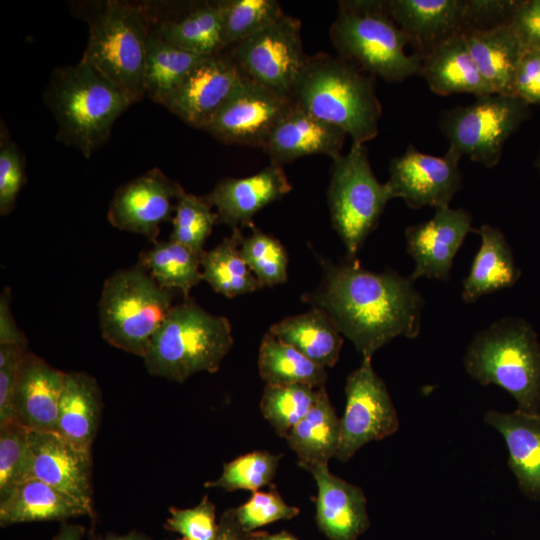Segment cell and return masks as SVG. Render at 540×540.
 <instances>
[{"instance_id": "6da1fadb", "label": "cell", "mask_w": 540, "mask_h": 540, "mask_svg": "<svg viewBox=\"0 0 540 540\" xmlns=\"http://www.w3.org/2000/svg\"><path fill=\"white\" fill-rule=\"evenodd\" d=\"M319 261L322 280L302 299L324 311L362 358H372L398 336L420 334L425 302L410 276L391 269L372 272L356 258Z\"/></svg>"}, {"instance_id": "7a4b0ae2", "label": "cell", "mask_w": 540, "mask_h": 540, "mask_svg": "<svg viewBox=\"0 0 540 540\" xmlns=\"http://www.w3.org/2000/svg\"><path fill=\"white\" fill-rule=\"evenodd\" d=\"M293 103L342 129L352 142L375 138L382 105L374 77L353 63L324 52L309 56L290 93Z\"/></svg>"}, {"instance_id": "3957f363", "label": "cell", "mask_w": 540, "mask_h": 540, "mask_svg": "<svg viewBox=\"0 0 540 540\" xmlns=\"http://www.w3.org/2000/svg\"><path fill=\"white\" fill-rule=\"evenodd\" d=\"M43 100L56 120L57 141L86 158L109 140L115 121L131 105L115 83L82 60L52 71Z\"/></svg>"}, {"instance_id": "277c9868", "label": "cell", "mask_w": 540, "mask_h": 540, "mask_svg": "<svg viewBox=\"0 0 540 540\" xmlns=\"http://www.w3.org/2000/svg\"><path fill=\"white\" fill-rule=\"evenodd\" d=\"M75 15L88 26L80 60L115 83L133 104L146 95L144 70L151 23L143 3L119 0L76 2Z\"/></svg>"}, {"instance_id": "5b68a950", "label": "cell", "mask_w": 540, "mask_h": 540, "mask_svg": "<svg viewBox=\"0 0 540 540\" xmlns=\"http://www.w3.org/2000/svg\"><path fill=\"white\" fill-rule=\"evenodd\" d=\"M467 374L480 385H497L517 410L540 414V342L532 325L506 316L477 332L463 357Z\"/></svg>"}, {"instance_id": "8992f818", "label": "cell", "mask_w": 540, "mask_h": 540, "mask_svg": "<svg viewBox=\"0 0 540 540\" xmlns=\"http://www.w3.org/2000/svg\"><path fill=\"white\" fill-rule=\"evenodd\" d=\"M232 328L190 297L173 306L144 356L147 371L182 383L199 372L215 373L233 346Z\"/></svg>"}, {"instance_id": "52a82bcc", "label": "cell", "mask_w": 540, "mask_h": 540, "mask_svg": "<svg viewBox=\"0 0 540 540\" xmlns=\"http://www.w3.org/2000/svg\"><path fill=\"white\" fill-rule=\"evenodd\" d=\"M329 34L340 58L373 77L402 82L420 75L422 58L407 54L409 41L384 0L340 1Z\"/></svg>"}, {"instance_id": "ba28073f", "label": "cell", "mask_w": 540, "mask_h": 540, "mask_svg": "<svg viewBox=\"0 0 540 540\" xmlns=\"http://www.w3.org/2000/svg\"><path fill=\"white\" fill-rule=\"evenodd\" d=\"M176 292L162 288L139 264L116 271L105 280L99 299L103 339L144 358L151 339L174 306Z\"/></svg>"}, {"instance_id": "9c48e42d", "label": "cell", "mask_w": 540, "mask_h": 540, "mask_svg": "<svg viewBox=\"0 0 540 540\" xmlns=\"http://www.w3.org/2000/svg\"><path fill=\"white\" fill-rule=\"evenodd\" d=\"M332 161L328 188L331 222L347 258H356L391 198L371 168L365 144L352 142L346 154Z\"/></svg>"}, {"instance_id": "30bf717a", "label": "cell", "mask_w": 540, "mask_h": 540, "mask_svg": "<svg viewBox=\"0 0 540 540\" xmlns=\"http://www.w3.org/2000/svg\"><path fill=\"white\" fill-rule=\"evenodd\" d=\"M529 106L515 96L481 95L469 105L444 110L438 125L449 142L448 151L492 168L506 141L529 118Z\"/></svg>"}, {"instance_id": "8fae6325", "label": "cell", "mask_w": 540, "mask_h": 540, "mask_svg": "<svg viewBox=\"0 0 540 540\" xmlns=\"http://www.w3.org/2000/svg\"><path fill=\"white\" fill-rule=\"evenodd\" d=\"M301 21L285 14L278 21L228 48L244 76L290 97L305 66Z\"/></svg>"}, {"instance_id": "7c38bea8", "label": "cell", "mask_w": 540, "mask_h": 540, "mask_svg": "<svg viewBox=\"0 0 540 540\" xmlns=\"http://www.w3.org/2000/svg\"><path fill=\"white\" fill-rule=\"evenodd\" d=\"M345 396L336 455L343 463L369 442L393 435L400 425L386 384L374 371L371 358H362L360 366L348 375Z\"/></svg>"}, {"instance_id": "4fadbf2b", "label": "cell", "mask_w": 540, "mask_h": 540, "mask_svg": "<svg viewBox=\"0 0 540 540\" xmlns=\"http://www.w3.org/2000/svg\"><path fill=\"white\" fill-rule=\"evenodd\" d=\"M294 103L244 76L204 131L226 144L262 148Z\"/></svg>"}, {"instance_id": "5bb4252c", "label": "cell", "mask_w": 540, "mask_h": 540, "mask_svg": "<svg viewBox=\"0 0 540 540\" xmlns=\"http://www.w3.org/2000/svg\"><path fill=\"white\" fill-rule=\"evenodd\" d=\"M460 159L447 150L443 156L420 152L413 145L394 157L385 182L390 198H401L413 209L449 206L462 188Z\"/></svg>"}, {"instance_id": "9a60e30c", "label": "cell", "mask_w": 540, "mask_h": 540, "mask_svg": "<svg viewBox=\"0 0 540 540\" xmlns=\"http://www.w3.org/2000/svg\"><path fill=\"white\" fill-rule=\"evenodd\" d=\"M184 192L177 181L153 168L115 191L107 212L108 221L119 230L141 234L155 244L160 225L172 220Z\"/></svg>"}, {"instance_id": "2e32d148", "label": "cell", "mask_w": 540, "mask_h": 540, "mask_svg": "<svg viewBox=\"0 0 540 540\" xmlns=\"http://www.w3.org/2000/svg\"><path fill=\"white\" fill-rule=\"evenodd\" d=\"M243 78L228 51L208 56L188 73L164 107L187 125L204 130Z\"/></svg>"}, {"instance_id": "e0dca14e", "label": "cell", "mask_w": 540, "mask_h": 540, "mask_svg": "<svg viewBox=\"0 0 540 540\" xmlns=\"http://www.w3.org/2000/svg\"><path fill=\"white\" fill-rule=\"evenodd\" d=\"M470 232H476L471 213L450 206L435 209L426 222L408 226L406 249L414 261L410 277L448 281L454 257Z\"/></svg>"}, {"instance_id": "ac0fdd59", "label": "cell", "mask_w": 540, "mask_h": 540, "mask_svg": "<svg viewBox=\"0 0 540 540\" xmlns=\"http://www.w3.org/2000/svg\"><path fill=\"white\" fill-rule=\"evenodd\" d=\"M33 478L92 509L91 450L55 431L29 433Z\"/></svg>"}, {"instance_id": "d6986e66", "label": "cell", "mask_w": 540, "mask_h": 540, "mask_svg": "<svg viewBox=\"0 0 540 540\" xmlns=\"http://www.w3.org/2000/svg\"><path fill=\"white\" fill-rule=\"evenodd\" d=\"M151 31L188 51L211 56L225 51L217 1L143 3Z\"/></svg>"}, {"instance_id": "ffe728a7", "label": "cell", "mask_w": 540, "mask_h": 540, "mask_svg": "<svg viewBox=\"0 0 540 540\" xmlns=\"http://www.w3.org/2000/svg\"><path fill=\"white\" fill-rule=\"evenodd\" d=\"M292 190L282 166L270 163L254 175L224 178L206 195L216 208L218 223L252 229L254 215Z\"/></svg>"}, {"instance_id": "44dd1931", "label": "cell", "mask_w": 540, "mask_h": 540, "mask_svg": "<svg viewBox=\"0 0 540 540\" xmlns=\"http://www.w3.org/2000/svg\"><path fill=\"white\" fill-rule=\"evenodd\" d=\"M317 485L316 523L329 540H357L370 526L363 489L332 474L328 464L301 465Z\"/></svg>"}, {"instance_id": "7402d4cb", "label": "cell", "mask_w": 540, "mask_h": 540, "mask_svg": "<svg viewBox=\"0 0 540 540\" xmlns=\"http://www.w3.org/2000/svg\"><path fill=\"white\" fill-rule=\"evenodd\" d=\"M385 7L421 58L465 31V0H384Z\"/></svg>"}, {"instance_id": "603a6c76", "label": "cell", "mask_w": 540, "mask_h": 540, "mask_svg": "<svg viewBox=\"0 0 540 540\" xmlns=\"http://www.w3.org/2000/svg\"><path fill=\"white\" fill-rule=\"evenodd\" d=\"M65 374L28 351L16 381L13 401L15 420L29 430L57 432Z\"/></svg>"}, {"instance_id": "cb8c5ba5", "label": "cell", "mask_w": 540, "mask_h": 540, "mask_svg": "<svg viewBox=\"0 0 540 540\" xmlns=\"http://www.w3.org/2000/svg\"><path fill=\"white\" fill-rule=\"evenodd\" d=\"M346 133L295 104L278 122L262 149L270 163L282 166L298 158L323 154L332 159L341 155Z\"/></svg>"}, {"instance_id": "d4e9b609", "label": "cell", "mask_w": 540, "mask_h": 540, "mask_svg": "<svg viewBox=\"0 0 540 540\" xmlns=\"http://www.w3.org/2000/svg\"><path fill=\"white\" fill-rule=\"evenodd\" d=\"M483 419L502 435L520 491L540 502V414L489 410Z\"/></svg>"}, {"instance_id": "484cf974", "label": "cell", "mask_w": 540, "mask_h": 540, "mask_svg": "<svg viewBox=\"0 0 540 540\" xmlns=\"http://www.w3.org/2000/svg\"><path fill=\"white\" fill-rule=\"evenodd\" d=\"M463 35L492 92L515 96L516 75L526 50L509 24L490 29L468 30Z\"/></svg>"}, {"instance_id": "4316f807", "label": "cell", "mask_w": 540, "mask_h": 540, "mask_svg": "<svg viewBox=\"0 0 540 540\" xmlns=\"http://www.w3.org/2000/svg\"><path fill=\"white\" fill-rule=\"evenodd\" d=\"M420 75L434 93L447 96L492 94L481 75L463 34L441 43L422 58Z\"/></svg>"}, {"instance_id": "83f0119b", "label": "cell", "mask_w": 540, "mask_h": 540, "mask_svg": "<svg viewBox=\"0 0 540 540\" xmlns=\"http://www.w3.org/2000/svg\"><path fill=\"white\" fill-rule=\"evenodd\" d=\"M476 233L481 237V245L462 281V299L466 303L512 287L521 276L512 248L500 229L483 224Z\"/></svg>"}, {"instance_id": "f1b7e54d", "label": "cell", "mask_w": 540, "mask_h": 540, "mask_svg": "<svg viewBox=\"0 0 540 540\" xmlns=\"http://www.w3.org/2000/svg\"><path fill=\"white\" fill-rule=\"evenodd\" d=\"M93 516V510L75 498L33 478L15 487L0 500V525L40 521H64Z\"/></svg>"}, {"instance_id": "f546056e", "label": "cell", "mask_w": 540, "mask_h": 540, "mask_svg": "<svg viewBox=\"0 0 540 540\" xmlns=\"http://www.w3.org/2000/svg\"><path fill=\"white\" fill-rule=\"evenodd\" d=\"M101 409V392L96 380L83 372L66 373L59 401L57 432L91 450Z\"/></svg>"}, {"instance_id": "4dcf8cb0", "label": "cell", "mask_w": 540, "mask_h": 540, "mask_svg": "<svg viewBox=\"0 0 540 540\" xmlns=\"http://www.w3.org/2000/svg\"><path fill=\"white\" fill-rule=\"evenodd\" d=\"M269 332L321 367H333L339 360L343 336L319 308L286 317L273 324Z\"/></svg>"}, {"instance_id": "1f68e13d", "label": "cell", "mask_w": 540, "mask_h": 540, "mask_svg": "<svg viewBox=\"0 0 540 540\" xmlns=\"http://www.w3.org/2000/svg\"><path fill=\"white\" fill-rule=\"evenodd\" d=\"M341 438V423L332 406L326 388L306 416L285 437L301 465L328 464L336 457Z\"/></svg>"}, {"instance_id": "d6a6232c", "label": "cell", "mask_w": 540, "mask_h": 540, "mask_svg": "<svg viewBox=\"0 0 540 540\" xmlns=\"http://www.w3.org/2000/svg\"><path fill=\"white\" fill-rule=\"evenodd\" d=\"M206 57L176 46L150 30L144 70L146 95L164 106L188 73Z\"/></svg>"}, {"instance_id": "836d02e7", "label": "cell", "mask_w": 540, "mask_h": 540, "mask_svg": "<svg viewBox=\"0 0 540 540\" xmlns=\"http://www.w3.org/2000/svg\"><path fill=\"white\" fill-rule=\"evenodd\" d=\"M260 377L266 385H306L319 389L327 381L326 368L321 367L282 342L269 331L263 336L258 355Z\"/></svg>"}, {"instance_id": "e575fe53", "label": "cell", "mask_w": 540, "mask_h": 540, "mask_svg": "<svg viewBox=\"0 0 540 540\" xmlns=\"http://www.w3.org/2000/svg\"><path fill=\"white\" fill-rule=\"evenodd\" d=\"M244 235L232 230L216 247L205 251L201 258L202 279L211 288L228 298L254 292L263 286L256 279L240 253Z\"/></svg>"}, {"instance_id": "d590c367", "label": "cell", "mask_w": 540, "mask_h": 540, "mask_svg": "<svg viewBox=\"0 0 540 540\" xmlns=\"http://www.w3.org/2000/svg\"><path fill=\"white\" fill-rule=\"evenodd\" d=\"M203 255V254H202ZM188 247L172 240L158 241L139 254V265L162 287L189 298L202 279L201 258Z\"/></svg>"}, {"instance_id": "8d00e7d4", "label": "cell", "mask_w": 540, "mask_h": 540, "mask_svg": "<svg viewBox=\"0 0 540 540\" xmlns=\"http://www.w3.org/2000/svg\"><path fill=\"white\" fill-rule=\"evenodd\" d=\"M225 50L285 15L276 0H217Z\"/></svg>"}, {"instance_id": "74e56055", "label": "cell", "mask_w": 540, "mask_h": 540, "mask_svg": "<svg viewBox=\"0 0 540 540\" xmlns=\"http://www.w3.org/2000/svg\"><path fill=\"white\" fill-rule=\"evenodd\" d=\"M319 389L306 385H266L260 400L262 415L276 434L285 439L310 411Z\"/></svg>"}, {"instance_id": "f35d334b", "label": "cell", "mask_w": 540, "mask_h": 540, "mask_svg": "<svg viewBox=\"0 0 540 540\" xmlns=\"http://www.w3.org/2000/svg\"><path fill=\"white\" fill-rule=\"evenodd\" d=\"M30 430L16 420L0 425V500L33 479Z\"/></svg>"}, {"instance_id": "ab89813d", "label": "cell", "mask_w": 540, "mask_h": 540, "mask_svg": "<svg viewBox=\"0 0 540 540\" xmlns=\"http://www.w3.org/2000/svg\"><path fill=\"white\" fill-rule=\"evenodd\" d=\"M282 454L268 451H252L223 465L220 477L204 483L206 488H221L226 491L250 490L271 485L282 458Z\"/></svg>"}, {"instance_id": "60d3db41", "label": "cell", "mask_w": 540, "mask_h": 540, "mask_svg": "<svg viewBox=\"0 0 540 540\" xmlns=\"http://www.w3.org/2000/svg\"><path fill=\"white\" fill-rule=\"evenodd\" d=\"M217 223L218 215L206 196L184 192L176 205L169 239L202 255L204 244Z\"/></svg>"}, {"instance_id": "b9f144b4", "label": "cell", "mask_w": 540, "mask_h": 540, "mask_svg": "<svg viewBox=\"0 0 540 540\" xmlns=\"http://www.w3.org/2000/svg\"><path fill=\"white\" fill-rule=\"evenodd\" d=\"M240 253L250 271L264 286H274L287 281L288 256L282 243L255 226L244 237Z\"/></svg>"}, {"instance_id": "7bdbcfd3", "label": "cell", "mask_w": 540, "mask_h": 540, "mask_svg": "<svg viewBox=\"0 0 540 540\" xmlns=\"http://www.w3.org/2000/svg\"><path fill=\"white\" fill-rule=\"evenodd\" d=\"M241 527L254 532L259 527L280 521L290 520L300 513V509L288 505L274 485L268 491H255L248 501L234 508Z\"/></svg>"}, {"instance_id": "ee69618b", "label": "cell", "mask_w": 540, "mask_h": 540, "mask_svg": "<svg viewBox=\"0 0 540 540\" xmlns=\"http://www.w3.org/2000/svg\"><path fill=\"white\" fill-rule=\"evenodd\" d=\"M169 513L165 529L177 532L188 540H215L218 531L216 509L207 495L195 507H170Z\"/></svg>"}, {"instance_id": "f6af8a7d", "label": "cell", "mask_w": 540, "mask_h": 540, "mask_svg": "<svg viewBox=\"0 0 540 540\" xmlns=\"http://www.w3.org/2000/svg\"><path fill=\"white\" fill-rule=\"evenodd\" d=\"M25 182V159L20 148L1 126L0 215L10 214Z\"/></svg>"}, {"instance_id": "bcb514c9", "label": "cell", "mask_w": 540, "mask_h": 540, "mask_svg": "<svg viewBox=\"0 0 540 540\" xmlns=\"http://www.w3.org/2000/svg\"><path fill=\"white\" fill-rule=\"evenodd\" d=\"M28 347L0 345V425L15 420L14 393L20 365Z\"/></svg>"}, {"instance_id": "7dc6e473", "label": "cell", "mask_w": 540, "mask_h": 540, "mask_svg": "<svg viewBox=\"0 0 540 540\" xmlns=\"http://www.w3.org/2000/svg\"><path fill=\"white\" fill-rule=\"evenodd\" d=\"M515 5L514 0H465L464 32L509 24Z\"/></svg>"}, {"instance_id": "c3c4849f", "label": "cell", "mask_w": 540, "mask_h": 540, "mask_svg": "<svg viewBox=\"0 0 540 540\" xmlns=\"http://www.w3.org/2000/svg\"><path fill=\"white\" fill-rule=\"evenodd\" d=\"M526 51H540V0H520L509 23Z\"/></svg>"}, {"instance_id": "681fc988", "label": "cell", "mask_w": 540, "mask_h": 540, "mask_svg": "<svg viewBox=\"0 0 540 540\" xmlns=\"http://www.w3.org/2000/svg\"><path fill=\"white\" fill-rule=\"evenodd\" d=\"M515 96L540 105V51H525L515 80Z\"/></svg>"}, {"instance_id": "f907efd6", "label": "cell", "mask_w": 540, "mask_h": 540, "mask_svg": "<svg viewBox=\"0 0 540 540\" xmlns=\"http://www.w3.org/2000/svg\"><path fill=\"white\" fill-rule=\"evenodd\" d=\"M11 291L4 288L0 297V345L28 347V340L17 326L10 307Z\"/></svg>"}, {"instance_id": "816d5d0a", "label": "cell", "mask_w": 540, "mask_h": 540, "mask_svg": "<svg viewBox=\"0 0 540 540\" xmlns=\"http://www.w3.org/2000/svg\"><path fill=\"white\" fill-rule=\"evenodd\" d=\"M215 540H252V535L241 527L234 508H230L220 517Z\"/></svg>"}, {"instance_id": "f5cc1de1", "label": "cell", "mask_w": 540, "mask_h": 540, "mask_svg": "<svg viewBox=\"0 0 540 540\" xmlns=\"http://www.w3.org/2000/svg\"><path fill=\"white\" fill-rule=\"evenodd\" d=\"M84 531L80 525L64 523L53 540H82Z\"/></svg>"}, {"instance_id": "db71d44e", "label": "cell", "mask_w": 540, "mask_h": 540, "mask_svg": "<svg viewBox=\"0 0 540 540\" xmlns=\"http://www.w3.org/2000/svg\"><path fill=\"white\" fill-rule=\"evenodd\" d=\"M252 540H299L293 534L282 531L279 533L271 534L268 532H251Z\"/></svg>"}, {"instance_id": "11a10c76", "label": "cell", "mask_w": 540, "mask_h": 540, "mask_svg": "<svg viewBox=\"0 0 540 540\" xmlns=\"http://www.w3.org/2000/svg\"><path fill=\"white\" fill-rule=\"evenodd\" d=\"M96 540H151L147 536L136 531H131L125 535L109 534L105 537H100Z\"/></svg>"}, {"instance_id": "9f6ffc18", "label": "cell", "mask_w": 540, "mask_h": 540, "mask_svg": "<svg viewBox=\"0 0 540 540\" xmlns=\"http://www.w3.org/2000/svg\"><path fill=\"white\" fill-rule=\"evenodd\" d=\"M535 164H536V167H537L538 172H539V175H540V149H539V152H538V154H537V158H536Z\"/></svg>"}, {"instance_id": "6f0895ef", "label": "cell", "mask_w": 540, "mask_h": 540, "mask_svg": "<svg viewBox=\"0 0 540 540\" xmlns=\"http://www.w3.org/2000/svg\"><path fill=\"white\" fill-rule=\"evenodd\" d=\"M177 540H188V539H186V538H181V539H177Z\"/></svg>"}]
</instances>
